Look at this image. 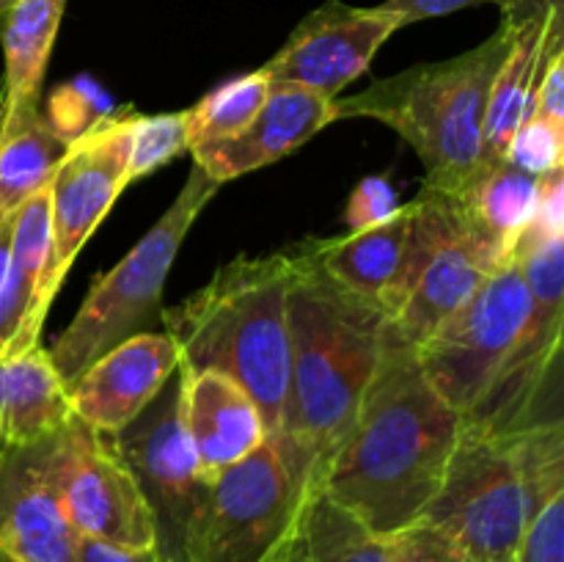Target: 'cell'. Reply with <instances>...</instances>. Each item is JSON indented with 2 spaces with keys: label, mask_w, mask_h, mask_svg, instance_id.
Segmentation results:
<instances>
[{
  "label": "cell",
  "mask_w": 564,
  "mask_h": 562,
  "mask_svg": "<svg viewBox=\"0 0 564 562\" xmlns=\"http://www.w3.org/2000/svg\"><path fill=\"white\" fill-rule=\"evenodd\" d=\"M400 207L402 204L397 198L394 185L386 176H367L352 191L345 209V220L350 226V231L369 229V226H378L383 220H389Z\"/></svg>",
  "instance_id": "d6a6232c"
},
{
  "label": "cell",
  "mask_w": 564,
  "mask_h": 562,
  "mask_svg": "<svg viewBox=\"0 0 564 562\" xmlns=\"http://www.w3.org/2000/svg\"><path fill=\"white\" fill-rule=\"evenodd\" d=\"M554 11H562L564 14V0H510V6L501 11V25L510 28V31H518L527 22L545 20Z\"/></svg>",
  "instance_id": "f35d334b"
},
{
  "label": "cell",
  "mask_w": 564,
  "mask_h": 562,
  "mask_svg": "<svg viewBox=\"0 0 564 562\" xmlns=\"http://www.w3.org/2000/svg\"><path fill=\"white\" fill-rule=\"evenodd\" d=\"M512 562H564V494L532 512Z\"/></svg>",
  "instance_id": "1f68e13d"
},
{
  "label": "cell",
  "mask_w": 564,
  "mask_h": 562,
  "mask_svg": "<svg viewBox=\"0 0 564 562\" xmlns=\"http://www.w3.org/2000/svg\"><path fill=\"white\" fill-rule=\"evenodd\" d=\"M400 28V20L380 6L361 9L328 0L292 31L262 72L279 86H297L336 99L347 83L369 69L378 50Z\"/></svg>",
  "instance_id": "5bb4252c"
},
{
  "label": "cell",
  "mask_w": 564,
  "mask_h": 562,
  "mask_svg": "<svg viewBox=\"0 0 564 562\" xmlns=\"http://www.w3.org/2000/svg\"><path fill=\"white\" fill-rule=\"evenodd\" d=\"M50 257H53V226H50V182L42 191L33 193L25 204L11 218L9 237V259L14 287L25 306V325H22L20 342L14 353H25L39 345L44 314H47L50 301L44 295L47 284Z\"/></svg>",
  "instance_id": "cb8c5ba5"
},
{
  "label": "cell",
  "mask_w": 564,
  "mask_h": 562,
  "mask_svg": "<svg viewBox=\"0 0 564 562\" xmlns=\"http://www.w3.org/2000/svg\"><path fill=\"white\" fill-rule=\"evenodd\" d=\"M499 6L501 11L510 6V0H386L380 3V9L394 14L400 20V25H411V22H422V20H433V17H444L452 14V11H463L471 9V6Z\"/></svg>",
  "instance_id": "8d00e7d4"
},
{
  "label": "cell",
  "mask_w": 564,
  "mask_h": 562,
  "mask_svg": "<svg viewBox=\"0 0 564 562\" xmlns=\"http://www.w3.org/2000/svg\"><path fill=\"white\" fill-rule=\"evenodd\" d=\"M549 119L564 125V42L554 44V50L545 58L540 80L534 86L532 114L529 119Z\"/></svg>",
  "instance_id": "d590c367"
},
{
  "label": "cell",
  "mask_w": 564,
  "mask_h": 562,
  "mask_svg": "<svg viewBox=\"0 0 564 562\" xmlns=\"http://www.w3.org/2000/svg\"><path fill=\"white\" fill-rule=\"evenodd\" d=\"M58 433L0 446V562H77V532L53 477Z\"/></svg>",
  "instance_id": "9a60e30c"
},
{
  "label": "cell",
  "mask_w": 564,
  "mask_h": 562,
  "mask_svg": "<svg viewBox=\"0 0 564 562\" xmlns=\"http://www.w3.org/2000/svg\"><path fill=\"white\" fill-rule=\"evenodd\" d=\"M413 204L416 218L386 317L416 347L512 257L463 196L422 187Z\"/></svg>",
  "instance_id": "52a82bcc"
},
{
  "label": "cell",
  "mask_w": 564,
  "mask_h": 562,
  "mask_svg": "<svg viewBox=\"0 0 564 562\" xmlns=\"http://www.w3.org/2000/svg\"><path fill=\"white\" fill-rule=\"evenodd\" d=\"M538 193L540 176L527 174L501 160V163L485 169L477 182L463 193V198L474 218L501 242L510 257H516L518 240L534 218Z\"/></svg>",
  "instance_id": "484cf974"
},
{
  "label": "cell",
  "mask_w": 564,
  "mask_h": 562,
  "mask_svg": "<svg viewBox=\"0 0 564 562\" xmlns=\"http://www.w3.org/2000/svg\"><path fill=\"white\" fill-rule=\"evenodd\" d=\"M268 562H389V540L323 488H312Z\"/></svg>",
  "instance_id": "603a6c76"
},
{
  "label": "cell",
  "mask_w": 564,
  "mask_h": 562,
  "mask_svg": "<svg viewBox=\"0 0 564 562\" xmlns=\"http://www.w3.org/2000/svg\"><path fill=\"white\" fill-rule=\"evenodd\" d=\"M176 367L174 339L141 331L102 353L66 386L72 413L94 433L113 435L158 397Z\"/></svg>",
  "instance_id": "2e32d148"
},
{
  "label": "cell",
  "mask_w": 564,
  "mask_h": 562,
  "mask_svg": "<svg viewBox=\"0 0 564 562\" xmlns=\"http://www.w3.org/2000/svg\"><path fill=\"white\" fill-rule=\"evenodd\" d=\"M53 477L77 538L121 549L158 545V518L105 435L72 419L55 439Z\"/></svg>",
  "instance_id": "8fae6325"
},
{
  "label": "cell",
  "mask_w": 564,
  "mask_h": 562,
  "mask_svg": "<svg viewBox=\"0 0 564 562\" xmlns=\"http://www.w3.org/2000/svg\"><path fill=\"white\" fill-rule=\"evenodd\" d=\"M66 143L44 121L42 110L0 130V224L53 180Z\"/></svg>",
  "instance_id": "d4e9b609"
},
{
  "label": "cell",
  "mask_w": 564,
  "mask_h": 562,
  "mask_svg": "<svg viewBox=\"0 0 564 562\" xmlns=\"http://www.w3.org/2000/svg\"><path fill=\"white\" fill-rule=\"evenodd\" d=\"M124 461L158 518V549L180 562L182 529L204 488L196 452L182 419V367L152 402L113 435H105Z\"/></svg>",
  "instance_id": "7c38bea8"
},
{
  "label": "cell",
  "mask_w": 564,
  "mask_h": 562,
  "mask_svg": "<svg viewBox=\"0 0 564 562\" xmlns=\"http://www.w3.org/2000/svg\"><path fill=\"white\" fill-rule=\"evenodd\" d=\"M14 3H17V0H0V20H3V17L9 14V9H11V6H14Z\"/></svg>",
  "instance_id": "ab89813d"
},
{
  "label": "cell",
  "mask_w": 564,
  "mask_h": 562,
  "mask_svg": "<svg viewBox=\"0 0 564 562\" xmlns=\"http://www.w3.org/2000/svg\"><path fill=\"white\" fill-rule=\"evenodd\" d=\"M413 218H416V204H402L383 224L334 240H306V248L336 284L386 314L391 292L400 279Z\"/></svg>",
  "instance_id": "d6986e66"
},
{
  "label": "cell",
  "mask_w": 564,
  "mask_h": 562,
  "mask_svg": "<svg viewBox=\"0 0 564 562\" xmlns=\"http://www.w3.org/2000/svg\"><path fill=\"white\" fill-rule=\"evenodd\" d=\"M560 42H564L562 11H554L545 20L527 22L512 33L510 50L490 83L488 110H485L482 147L488 169L505 160L512 136L532 114L534 86H538L545 58Z\"/></svg>",
  "instance_id": "ffe728a7"
},
{
  "label": "cell",
  "mask_w": 564,
  "mask_h": 562,
  "mask_svg": "<svg viewBox=\"0 0 564 562\" xmlns=\"http://www.w3.org/2000/svg\"><path fill=\"white\" fill-rule=\"evenodd\" d=\"M529 317V290L516 257L501 264L468 303L416 345L433 389L460 413L477 411L510 361Z\"/></svg>",
  "instance_id": "9c48e42d"
},
{
  "label": "cell",
  "mask_w": 564,
  "mask_h": 562,
  "mask_svg": "<svg viewBox=\"0 0 564 562\" xmlns=\"http://www.w3.org/2000/svg\"><path fill=\"white\" fill-rule=\"evenodd\" d=\"M191 152L185 110L180 114L138 116L130 119V182L149 176L160 165Z\"/></svg>",
  "instance_id": "f1b7e54d"
},
{
  "label": "cell",
  "mask_w": 564,
  "mask_h": 562,
  "mask_svg": "<svg viewBox=\"0 0 564 562\" xmlns=\"http://www.w3.org/2000/svg\"><path fill=\"white\" fill-rule=\"evenodd\" d=\"M386 323L389 317L378 306L347 292L319 268L306 242L292 246L290 380L279 433L303 452L314 488L356 419L378 367Z\"/></svg>",
  "instance_id": "7a4b0ae2"
},
{
  "label": "cell",
  "mask_w": 564,
  "mask_h": 562,
  "mask_svg": "<svg viewBox=\"0 0 564 562\" xmlns=\"http://www.w3.org/2000/svg\"><path fill=\"white\" fill-rule=\"evenodd\" d=\"M77 562H169L158 545L152 549H121L102 540L77 538Z\"/></svg>",
  "instance_id": "74e56055"
},
{
  "label": "cell",
  "mask_w": 564,
  "mask_h": 562,
  "mask_svg": "<svg viewBox=\"0 0 564 562\" xmlns=\"http://www.w3.org/2000/svg\"><path fill=\"white\" fill-rule=\"evenodd\" d=\"M182 419L204 483L251 455L270 435L257 400L218 369L182 367Z\"/></svg>",
  "instance_id": "ac0fdd59"
},
{
  "label": "cell",
  "mask_w": 564,
  "mask_h": 562,
  "mask_svg": "<svg viewBox=\"0 0 564 562\" xmlns=\"http://www.w3.org/2000/svg\"><path fill=\"white\" fill-rule=\"evenodd\" d=\"M66 0H17L0 20L3 42V94H0V130L39 114L44 69L64 20Z\"/></svg>",
  "instance_id": "7402d4cb"
},
{
  "label": "cell",
  "mask_w": 564,
  "mask_h": 562,
  "mask_svg": "<svg viewBox=\"0 0 564 562\" xmlns=\"http://www.w3.org/2000/svg\"><path fill=\"white\" fill-rule=\"evenodd\" d=\"M268 94L270 80L262 69L248 72V75L213 88L207 97H202L191 110H185L191 149L240 136L251 125L253 116L262 110Z\"/></svg>",
  "instance_id": "4316f807"
},
{
  "label": "cell",
  "mask_w": 564,
  "mask_h": 562,
  "mask_svg": "<svg viewBox=\"0 0 564 562\" xmlns=\"http://www.w3.org/2000/svg\"><path fill=\"white\" fill-rule=\"evenodd\" d=\"M218 187L220 182L193 165L180 196L160 215L158 224L116 268L94 279L86 301L47 350L66 386L110 347L141 334L143 325L158 314L165 279L182 240L196 224L198 213L213 202Z\"/></svg>",
  "instance_id": "8992f818"
},
{
  "label": "cell",
  "mask_w": 564,
  "mask_h": 562,
  "mask_svg": "<svg viewBox=\"0 0 564 562\" xmlns=\"http://www.w3.org/2000/svg\"><path fill=\"white\" fill-rule=\"evenodd\" d=\"M334 99L297 86L270 83V94L251 125L229 141L191 149L198 169L215 182H229L286 158L334 125Z\"/></svg>",
  "instance_id": "e0dca14e"
},
{
  "label": "cell",
  "mask_w": 564,
  "mask_h": 562,
  "mask_svg": "<svg viewBox=\"0 0 564 562\" xmlns=\"http://www.w3.org/2000/svg\"><path fill=\"white\" fill-rule=\"evenodd\" d=\"M529 290V317L523 334L501 369L499 380L477 406L466 424L512 433L529 424L549 422L538 419L551 380L560 378L562 328H564V235L529 240L516 248Z\"/></svg>",
  "instance_id": "30bf717a"
},
{
  "label": "cell",
  "mask_w": 564,
  "mask_h": 562,
  "mask_svg": "<svg viewBox=\"0 0 564 562\" xmlns=\"http://www.w3.org/2000/svg\"><path fill=\"white\" fill-rule=\"evenodd\" d=\"M116 114H119V108H116L113 97L94 77L80 75L75 80H66L58 88H53L42 116L50 130L66 147H72L80 138H86L88 132L102 127L105 121L113 119Z\"/></svg>",
  "instance_id": "83f0119b"
},
{
  "label": "cell",
  "mask_w": 564,
  "mask_h": 562,
  "mask_svg": "<svg viewBox=\"0 0 564 562\" xmlns=\"http://www.w3.org/2000/svg\"><path fill=\"white\" fill-rule=\"evenodd\" d=\"M501 25L490 39L449 61L416 64L375 80L367 91L334 99L339 119H375L400 132L427 171L424 187L463 196L485 165L482 127L490 83L512 42Z\"/></svg>",
  "instance_id": "277c9868"
},
{
  "label": "cell",
  "mask_w": 564,
  "mask_h": 562,
  "mask_svg": "<svg viewBox=\"0 0 564 562\" xmlns=\"http://www.w3.org/2000/svg\"><path fill=\"white\" fill-rule=\"evenodd\" d=\"M389 540V562H474L449 534L433 523L416 521Z\"/></svg>",
  "instance_id": "4dcf8cb0"
},
{
  "label": "cell",
  "mask_w": 564,
  "mask_h": 562,
  "mask_svg": "<svg viewBox=\"0 0 564 562\" xmlns=\"http://www.w3.org/2000/svg\"><path fill=\"white\" fill-rule=\"evenodd\" d=\"M560 235H564V171L540 176V193H538V207H534V218L532 224H529V229L521 235L518 246L529 240H543V237H560Z\"/></svg>",
  "instance_id": "e575fe53"
},
{
  "label": "cell",
  "mask_w": 564,
  "mask_h": 562,
  "mask_svg": "<svg viewBox=\"0 0 564 562\" xmlns=\"http://www.w3.org/2000/svg\"><path fill=\"white\" fill-rule=\"evenodd\" d=\"M75 419L69 391L44 347L0 361V446H25Z\"/></svg>",
  "instance_id": "44dd1931"
},
{
  "label": "cell",
  "mask_w": 564,
  "mask_h": 562,
  "mask_svg": "<svg viewBox=\"0 0 564 562\" xmlns=\"http://www.w3.org/2000/svg\"><path fill=\"white\" fill-rule=\"evenodd\" d=\"M312 488L303 452L270 433L251 455L204 483L182 529L180 562H268Z\"/></svg>",
  "instance_id": "5b68a950"
},
{
  "label": "cell",
  "mask_w": 564,
  "mask_h": 562,
  "mask_svg": "<svg viewBox=\"0 0 564 562\" xmlns=\"http://www.w3.org/2000/svg\"><path fill=\"white\" fill-rule=\"evenodd\" d=\"M130 110H119L102 127L72 143L50 180L53 257L44 284L50 303L80 248L130 185Z\"/></svg>",
  "instance_id": "4fadbf2b"
},
{
  "label": "cell",
  "mask_w": 564,
  "mask_h": 562,
  "mask_svg": "<svg viewBox=\"0 0 564 562\" xmlns=\"http://www.w3.org/2000/svg\"><path fill=\"white\" fill-rule=\"evenodd\" d=\"M290 275L292 248L237 257L180 306L163 312L182 367L235 378L257 400L270 433L281 430L290 380Z\"/></svg>",
  "instance_id": "3957f363"
},
{
  "label": "cell",
  "mask_w": 564,
  "mask_h": 562,
  "mask_svg": "<svg viewBox=\"0 0 564 562\" xmlns=\"http://www.w3.org/2000/svg\"><path fill=\"white\" fill-rule=\"evenodd\" d=\"M9 237L11 220H6V224H0V361L14 353L22 325H25V306H22V298L14 287V275H11Z\"/></svg>",
  "instance_id": "836d02e7"
},
{
  "label": "cell",
  "mask_w": 564,
  "mask_h": 562,
  "mask_svg": "<svg viewBox=\"0 0 564 562\" xmlns=\"http://www.w3.org/2000/svg\"><path fill=\"white\" fill-rule=\"evenodd\" d=\"M505 160L532 176L564 171V125L549 119H527L507 147Z\"/></svg>",
  "instance_id": "f546056e"
},
{
  "label": "cell",
  "mask_w": 564,
  "mask_h": 562,
  "mask_svg": "<svg viewBox=\"0 0 564 562\" xmlns=\"http://www.w3.org/2000/svg\"><path fill=\"white\" fill-rule=\"evenodd\" d=\"M419 521L449 534L474 562L516 560L529 499L505 435L463 422L438 494Z\"/></svg>",
  "instance_id": "ba28073f"
},
{
  "label": "cell",
  "mask_w": 564,
  "mask_h": 562,
  "mask_svg": "<svg viewBox=\"0 0 564 562\" xmlns=\"http://www.w3.org/2000/svg\"><path fill=\"white\" fill-rule=\"evenodd\" d=\"M460 430L463 417L433 389L416 347L386 323L378 367L317 488L391 538L438 494Z\"/></svg>",
  "instance_id": "6da1fadb"
}]
</instances>
